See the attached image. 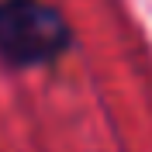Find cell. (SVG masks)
<instances>
[{
	"mask_svg": "<svg viewBox=\"0 0 152 152\" xmlns=\"http://www.w3.org/2000/svg\"><path fill=\"white\" fill-rule=\"evenodd\" d=\"M73 28L45 0H0V59L10 69L52 66L69 52Z\"/></svg>",
	"mask_w": 152,
	"mask_h": 152,
	"instance_id": "cell-1",
	"label": "cell"
}]
</instances>
